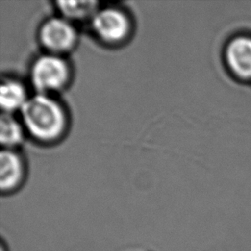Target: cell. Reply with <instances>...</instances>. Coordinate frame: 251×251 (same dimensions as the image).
<instances>
[{
	"mask_svg": "<svg viewBox=\"0 0 251 251\" xmlns=\"http://www.w3.org/2000/svg\"><path fill=\"white\" fill-rule=\"evenodd\" d=\"M25 86L17 79L3 78L0 84V106L2 113L12 114L21 110L27 100Z\"/></svg>",
	"mask_w": 251,
	"mask_h": 251,
	"instance_id": "7",
	"label": "cell"
},
{
	"mask_svg": "<svg viewBox=\"0 0 251 251\" xmlns=\"http://www.w3.org/2000/svg\"><path fill=\"white\" fill-rule=\"evenodd\" d=\"M24 167L20 156L13 149H2L0 153V188H15L23 178Z\"/></svg>",
	"mask_w": 251,
	"mask_h": 251,
	"instance_id": "6",
	"label": "cell"
},
{
	"mask_svg": "<svg viewBox=\"0 0 251 251\" xmlns=\"http://www.w3.org/2000/svg\"><path fill=\"white\" fill-rule=\"evenodd\" d=\"M29 75L37 93L49 94L66 85L70 77V69L61 55L46 53L33 61Z\"/></svg>",
	"mask_w": 251,
	"mask_h": 251,
	"instance_id": "2",
	"label": "cell"
},
{
	"mask_svg": "<svg viewBox=\"0 0 251 251\" xmlns=\"http://www.w3.org/2000/svg\"><path fill=\"white\" fill-rule=\"evenodd\" d=\"M20 112L24 127L37 140H55L65 129V111L49 94L36 93L28 97Z\"/></svg>",
	"mask_w": 251,
	"mask_h": 251,
	"instance_id": "1",
	"label": "cell"
},
{
	"mask_svg": "<svg viewBox=\"0 0 251 251\" xmlns=\"http://www.w3.org/2000/svg\"><path fill=\"white\" fill-rule=\"evenodd\" d=\"M95 35L107 43L124 40L130 29L128 17L124 11L115 7L97 9L90 19Z\"/></svg>",
	"mask_w": 251,
	"mask_h": 251,
	"instance_id": "3",
	"label": "cell"
},
{
	"mask_svg": "<svg viewBox=\"0 0 251 251\" xmlns=\"http://www.w3.org/2000/svg\"><path fill=\"white\" fill-rule=\"evenodd\" d=\"M24 126L10 113H2L0 117V143L4 149H13L20 144L24 136Z\"/></svg>",
	"mask_w": 251,
	"mask_h": 251,
	"instance_id": "8",
	"label": "cell"
},
{
	"mask_svg": "<svg viewBox=\"0 0 251 251\" xmlns=\"http://www.w3.org/2000/svg\"><path fill=\"white\" fill-rule=\"evenodd\" d=\"M228 67L238 76L251 77V38L236 37L231 40L226 51Z\"/></svg>",
	"mask_w": 251,
	"mask_h": 251,
	"instance_id": "5",
	"label": "cell"
},
{
	"mask_svg": "<svg viewBox=\"0 0 251 251\" xmlns=\"http://www.w3.org/2000/svg\"><path fill=\"white\" fill-rule=\"evenodd\" d=\"M38 35L48 53L57 55L71 50L76 40L75 28L64 17H53L46 20L40 25Z\"/></svg>",
	"mask_w": 251,
	"mask_h": 251,
	"instance_id": "4",
	"label": "cell"
},
{
	"mask_svg": "<svg viewBox=\"0 0 251 251\" xmlns=\"http://www.w3.org/2000/svg\"><path fill=\"white\" fill-rule=\"evenodd\" d=\"M62 17L67 20H82L90 18L98 9L94 1H59L57 2Z\"/></svg>",
	"mask_w": 251,
	"mask_h": 251,
	"instance_id": "9",
	"label": "cell"
}]
</instances>
